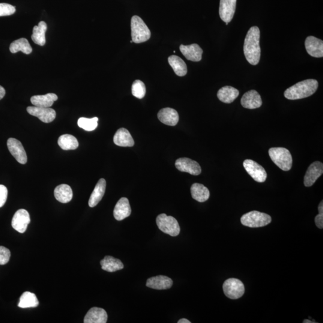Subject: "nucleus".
<instances>
[{"label": "nucleus", "instance_id": "nucleus-1", "mask_svg": "<svg viewBox=\"0 0 323 323\" xmlns=\"http://www.w3.org/2000/svg\"><path fill=\"white\" fill-rule=\"evenodd\" d=\"M260 32L258 27L254 26L248 30L244 44V53L247 61L251 65L259 64L261 55L260 47Z\"/></svg>", "mask_w": 323, "mask_h": 323}, {"label": "nucleus", "instance_id": "nucleus-2", "mask_svg": "<svg viewBox=\"0 0 323 323\" xmlns=\"http://www.w3.org/2000/svg\"><path fill=\"white\" fill-rule=\"evenodd\" d=\"M319 83L315 79H308L297 83L284 92V97L290 100H300L313 95L318 89Z\"/></svg>", "mask_w": 323, "mask_h": 323}, {"label": "nucleus", "instance_id": "nucleus-3", "mask_svg": "<svg viewBox=\"0 0 323 323\" xmlns=\"http://www.w3.org/2000/svg\"><path fill=\"white\" fill-rule=\"evenodd\" d=\"M131 26L132 40L134 43H144L151 38V32L140 17L133 16L131 19Z\"/></svg>", "mask_w": 323, "mask_h": 323}, {"label": "nucleus", "instance_id": "nucleus-4", "mask_svg": "<svg viewBox=\"0 0 323 323\" xmlns=\"http://www.w3.org/2000/svg\"><path fill=\"white\" fill-rule=\"evenodd\" d=\"M271 160L281 169L288 171L291 169L293 159L289 150L283 148H274L269 150Z\"/></svg>", "mask_w": 323, "mask_h": 323}, {"label": "nucleus", "instance_id": "nucleus-5", "mask_svg": "<svg viewBox=\"0 0 323 323\" xmlns=\"http://www.w3.org/2000/svg\"><path fill=\"white\" fill-rule=\"evenodd\" d=\"M271 221L270 215L257 211L248 212L241 218V222L244 226L253 228L268 225Z\"/></svg>", "mask_w": 323, "mask_h": 323}, {"label": "nucleus", "instance_id": "nucleus-6", "mask_svg": "<svg viewBox=\"0 0 323 323\" xmlns=\"http://www.w3.org/2000/svg\"><path fill=\"white\" fill-rule=\"evenodd\" d=\"M158 228L162 232L171 236H176L180 232V227L177 220L174 217L161 214L157 218Z\"/></svg>", "mask_w": 323, "mask_h": 323}, {"label": "nucleus", "instance_id": "nucleus-7", "mask_svg": "<svg viewBox=\"0 0 323 323\" xmlns=\"http://www.w3.org/2000/svg\"><path fill=\"white\" fill-rule=\"evenodd\" d=\"M224 295L231 299H238L244 295L245 287L242 281L236 278H229L223 284Z\"/></svg>", "mask_w": 323, "mask_h": 323}, {"label": "nucleus", "instance_id": "nucleus-8", "mask_svg": "<svg viewBox=\"0 0 323 323\" xmlns=\"http://www.w3.org/2000/svg\"><path fill=\"white\" fill-rule=\"evenodd\" d=\"M243 166L246 171L254 180L259 182H263L267 178V173L263 167L260 165L255 161L251 160H245Z\"/></svg>", "mask_w": 323, "mask_h": 323}, {"label": "nucleus", "instance_id": "nucleus-9", "mask_svg": "<svg viewBox=\"0 0 323 323\" xmlns=\"http://www.w3.org/2000/svg\"><path fill=\"white\" fill-rule=\"evenodd\" d=\"M31 221L28 212L24 209H20L15 212L11 220V226L14 230L20 233L26 231Z\"/></svg>", "mask_w": 323, "mask_h": 323}, {"label": "nucleus", "instance_id": "nucleus-10", "mask_svg": "<svg viewBox=\"0 0 323 323\" xmlns=\"http://www.w3.org/2000/svg\"><path fill=\"white\" fill-rule=\"evenodd\" d=\"M175 165L179 171L190 173L193 175H198L201 173V167L197 162L189 158H179L176 161Z\"/></svg>", "mask_w": 323, "mask_h": 323}, {"label": "nucleus", "instance_id": "nucleus-11", "mask_svg": "<svg viewBox=\"0 0 323 323\" xmlns=\"http://www.w3.org/2000/svg\"><path fill=\"white\" fill-rule=\"evenodd\" d=\"M26 110L29 115L37 117L41 121L46 124L53 122L56 118V112L50 107L29 106L27 107Z\"/></svg>", "mask_w": 323, "mask_h": 323}, {"label": "nucleus", "instance_id": "nucleus-12", "mask_svg": "<svg viewBox=\"0 0 323 323\" xmlns=\"http://www.w3.org/2000/svg\"><path fill=\"white\" fill-rule=\"evenodd\" d=\"M7 145L9 152L18 162L21 164H25L27 162L26 152L19 140L10 138L7 140Z\"/></svg>", "mask_w": 323, "mask_h": 323}, {"label": "nucleus", "instance_id": "nucleus-13", "mask_svg": "<svg viewBox=\"0 0 323 323\" xmlns=\"http://www.w3.org/2000/svg\"><path fill=\"white\" fill-rule=\"evenodd\" d=\"M323 173V164L319 161L314 162L308 167L304 177V184L306 187H311L315 183Z\"/></svg>", "mask_w": 323, "mask_h": 323}, {"label": "nucleus", "instance_id": "nucleus-14", "mask_svg": "<svg viewBox=\"0 0 323 323\" xmlns=\"http://www.w3.org/2000/svg\"><path fill=\"white\" fill-rule=\"evenodd\" d=\"M305 49L311 56L314 58H323V41L314 36H309L305 42Z\"/></svg>", "mask_w": 323, "mask_h": 323}, {"label": "nucleus", "instance_id": "nucleus-15", "mask_svg": "<svg viewBox=\"0 0 323 323\" xmlns=\"http://www.w3.org/2000/svg\"><path fill=\"white\" fill-rule=\"evenodd\" d=\"M236 0H220L219 7L220 17L226 23H229L234 16Z\"/></svg>", "mask_w": 323, "mask_h": 323}, {"label": "nucleus", "instance_id": "nucleus-16", "mask_svg": "<svg viewBox=\"0 0 323 323\" xmlns=\"http://www.w3.org/2000/svg\"><path fill=\"white\" fill-rule=\"evenodd\" d=\"M241 103L245 109H256L261 107L262 100L258 92L255 90H251L242 96Z\"/></svg>", "mask_w": 323, "mask_h": 323}, {"label": "nucleus", "instance_id": "nucleus-17", "mask_svg": "<svg viewBox=\"0 0 323 323\" xmlns=\"http://www.w3.org/2000/svg\"><path fill=\"white\" fill-rule=\"evenodd\" d=\"M179 50L185 58L189 61L199 62L202 59L203 50L198 44L180 45Z\"/></svg>", "mask_w": 323, "mask_h": 323}, {"label": "nucleus", "instance_id": "nucleus-18", "mask_svg": "<svg viewBox=\"0 0 323 323\" xmlns=\"http://www.w3.org/2000/svg\"><path fill=\"white\" fill-rule=\"evenodd\" d=\"M131 214V208L130 202L127 197H122L117 202L113 211L115 219L121 221L128 217Z\"/></svg>", "mask_w": 323, "mask_h": 323}, {"label": "nucleus", "instance_id": "nucleus-19", "mask_svg": "<svg viewBox=\"0 0 323 323\" xmlns=\"http://www.w3.org/2000/svg\"><path fill=\"white\" fill-rule=\"evenodd\" d=\"M173 281L170 278L163 275H158L149 278L146 286L155 290H166L172 287Z\"/></svg>", "mask_w": 323, "mask_h": 323}, {"label": "nucleus", "instance_id": "nucleus-20", "mask_svg": "<svg viewBox=\"0 0 323 323\" xmlns=\"http://www.w3.org/2000/svg\"><path fill=\"white\" fill-rule=\"evenodd\" d=\"M108 319L106 311L103 308L94 307L90 309L84 319L85 323H106Z\"/></svg>", "mask_w": 323, "mask_h": 323}, {"label": "nucleus", "instance_id": "nucleus-21", "mask_svg": "<svg viewBox=\"0 0 323 323\" xmlns=\"http://www.w3.org/2000/svg\"><path fill=\"white\" fill-rule=\"evenodd\" d=\"M158 117L162 123L169 126H175L179 121L177 112L171 108H164L161 109L158 114Z\"/></svg>", "mask_w": 323, "mask_h": 323}, {"label": "nucleus", "instance_id": "nucleus-22", "mask_svg": "<svg viewBox=\"0 0 323 323\" xmlns=\"http://www.w3.org/2000/svg\"><path fill=\"white\" fill-rule=\"evenodd\" d=\"M106 181L104 178H101L95 185L94 190L90 197L88 202L90 207H95L101 201L106 191Z\"/></svg>", "mask_w": 323, "mask_h": 323}, {"label": "nucleus", "instance_id": "nucleus-23", "mask_svg": "<svg viewBox=\"0 0 323 323\" xmlns=\"http://www.w3.org/2000/svg\"><path fill=\"white\" fill-rule=\"evenodd\" d=\"M113 142L115 145L121 147H133L134 146V141L130 132L127 129L120 128L117 131L113 138Z\"/></svg>", "mask_w": 323, "mask_h": 323}, {"label": "nucleus", "instance_id": "nucleus-24", "mask_svg": "<svg viewBox=\"0 0 323 323\" xmlns=\"http://www.w3.org/2000/svg\"><path fill=\"white\" fill-rule=\"evenodd\" d=\"M58 96L53 93L43 95H35L31 98V103L34 106L49 108L52 107L54 102L58 100Z\"/></svg>", "mask_w": 323, "mask_h": 323}, {"label": "nucleus", "instance_id": "nucleus-25", "mask_svg": "<svg viewBox=\"0 0 323 323\" xmlns=\"http://www.w3.org/2000/svg\"><path fill=\"white\" fill-rule=\"evenodd\" d=\"M239 94L238 90L233 87L226 86L219 89L217 92V97L223 103L230 104L235 101Z\"/></svg>", "mask_w": 323, "mask_h": 323}, {"label": "nucleus", "instance_id": "nucleus-26", "mask_svg": "<svg viewBox=\"0 0 323 323\" xmlns=\"http://www.w3.org/2000/svg\"><path fill=\"white\" fill-rule=\"evenodd\" d=\"M54 195L59 202L63 203H68L73 198V190L70 185L67 184L59 185L54 190Z\"/></svg>", "mask_w": 323, "mask_h": 323}, {"label": "nucleus", "instance_id": "nucleus-27", "mask_svg": "<svg viewBox=\"0 0 323 323\" xmlns=\"http://www.w3.org/2000/svg\"><path fill=\"white\" fill-rule=\"evenodd\" d=\"M47 24L44 21L39 22L37 26H35L33 28L31 38L35 44L39 46H43L46 44V32L47 31Z\"/></svg>", "mask_w": 323, "mask_h": 323}, {"label": "nucleus", "instance_id": "nucleus-28", "mask_svg": "<svg viewBox=\"0 0 323 323\" xmlns=\"http://www.w3.org/2000/svg\"><path fill=\"white\" fill-rule=\"evenodd\" d=\"M102 269L109 272H114L124 269V265L119 259L115 257L107 256L101 260Z\"/></svg>", "mask_w": 323, "mask_h": 323}, {"label": "nucleus", "instance_id": "nucleus-29", "mask_svg": "<svg viewBox=\"0 0 323 323\" xmlns=\"http://www.w3.org/2000/svg\"><path fill=\"white\" fill-rule=\"evenodd\" d=\"M190 191L193 198L199 202L206 201L210 195L208 188L199 183H194L191 185Z\"/></svg>", "mask_w": 323, "mask_h": 323}, {"label": "nucleus", "instance_id": "nucleus-30", "mask_svg": "<svg viewBox=\"0 0 323 323\" xmlns=\"http://www.w3.org/2000/svg\"><path fill=\"white\" fill-rule=\"evenodd\" d=\"M168 62L173 71L178 76H185L187 73V65L181 58L176 55L170 56Z\"/></svg>", "mask_w": 323, "mask_h": 323}, {"label": "nucleus", "instance_id": "nucleus-31", "mask_svg": "<svg viewBox=\"0 0 323 323\" xmlns=\"http://www.w3.org/2000/svg\"><path fill=\"white\" fill-rule=\"evenodd\" d=\"M10 51L12 53L22 52L26 55H29L32 52V49L28 40L25 38H22L15 40L11 43Z\"/></svg>", "mask_w": 323, "mask_h": 323}, {"label": "nucleus", "instance_id": "nucleus-32", "mask_svg": "<svg viewBox=\"0 0 323 323\" xmlns=\"http://www.w3.org/2000/svg\"><path fill=\"white\" fill-rule=\"evenodd\" d=\"M58 143L60 148L64 151L75 150L79 147V142L76 138L70 134H64L60 136Z\"/></svg>", "mask_w": 323, "mask_h": 323}, {"label": "nucleus", "instance_id": "nucleus-33", "mask_svg": "<svg viewBox=\"0 0 323 323\" xmlns=\"http://www.w3.org/2000/svg\"><path fill=\"white\" fill-rule=\"evenodd\" d=\"M38 304L39 302L34 293L25 292L21 295L18 307L22 308H35Z\"/></svg>", "mask_w": 323, "mask_h": 323}, {"label": "nucleus", "instance_id": "nucleus-34", "mask_svg": "<svg viewBox=\"0 0 323 323\" xmlns=\"http://www.w3.org/2000/svg\"><path fill=\"white\" fill-rule=\"evenodd\" d=\"M98 118L97 117L92 119L80 118L78 120V126L86 131H92L98 127Z\"/></svg>", "mask_w": 323, "mask_h": 323}, {"label": "nucleus", "instance_id": "nucleus-35", "mask_svg": "<svg viewBox=\"0 0 323 323\" xmlns=\"http://www.w3.org/2000/svg\"><path fill=\"white\" fill-rule=\"evenodd\" d=\"M146 88L145 83L142 81L137 80L132 85V94L135 97L142 99L145 97Z\"/></svg>", "mask_w": 323, "mask_h": 323}, {"label": "nucleus", "instance_id": "nucleus-36", "mask_svg": "<svg viewBox=\"0 0 323 323\" xmlns=\"http://www.w3.org/2000/svg\"><path fill=\"white\" fill-rule=\"evenodd\" d=\"M16 11L14 6L7 3H0V17L10 16Z\"/></svg>", "mask_w": 323, "mask_h": 323}, {"label": "nucleus", "instance_id": "nucleus-37", "mask_svg": "<svg viewBox=\"0 0 323 323\" xmlns=\"http://www.w3.org/2000/svg\"><path fill=\"white\" fill-rule=\"evenodd\" d=\"M10 251L8 248L0 246V265L7 264L10 260Z\"/></svg>", "mask_w": 323, "mask_h": 323}, {"label": "nucleus", "instance_id": "nucleus-38", "mask_svg": "<svg viewBox=\"0 0 323 323\" xmlns=\"http://www.w3.org/2000/svg\"><path fill=\"white\" fill-rule=\"evenodd\" d=\"M319 214L315 218L316 226L320 229L323 228V201L320 202L319 206Z\"/></svg>", "mask_w": 323, "mask_h": 323}, {"label": "nucleus", "instance_id": "nucleus-39", "mask_svg": "<svg viewBox=\"0 0 323 323\" xmlns=\"http://www.w3.org/2000/svg\"><path fill=\"white\" fill-rule=\"evenodd\" d=\"M8 190L4 185L0 184V208L5 204L7 199Z\"/></svg>", "mask_w": 323, "mask_h": 323}, {"label": "nucleus", "instance_id": "nucleus-40", "mask_svg": "<svg viewBox=\"0 0 323 323\" xmlns=\"http://www.w3.org/2000/svg\"><path fill=\"white\" fill-rule=\"evenodd\" d=\"M5 94V91L4 88L1 86H0V100H2L4 98Z\"/></svg>", "mask_w": 323, "mask_h": 323}, {"label": "nucleus", "instance_id": "nucleus-41", "mask_svg": "<svg viewBox=\"0 0 323 323\" xmlns=\"http://www.w3.org/2000/svg\"><path fill=\"white\" fill-rule=\"evenodd\" d=\"M178 323H191L190 321L185 319H182L179 320Z\"/></svg>", "mask_w": 323, "mask_h": 323}, {"label": "nucleus", "instance_id": "nucleus-42", "mask_svg": "<svg viewBox=\"0 0 323 323\" xmlns=\"http://www.w3.org/2000/svg\"><path fill=\"white\" fill-rule=\"evenodd\" d=\"M303 323H316V322L311 321V320H305L303 322Z\"/></svg>", "mask_w": 323, "mask_h": 323}, {"label": "nucleus", "instance_id": "nucleus-43", "mask_svg": "<svg viewBox=\"0 0 323 323\" xmlns=\"http://www.w3.org/2000/svg\"><path fill=\"white\" fill-rule=\"evenodd\" d=\"M228 23H229L226 22V25H228Z\"/></svg>", "mask_w": 323, "mask_h": 323}]
</instances>
